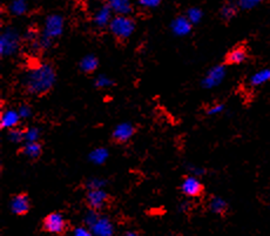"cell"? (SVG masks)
<instances>
[{
  "mask_svg": "<svg viewBox=\"0 0 270 236\" xmlns=\"http://www.w3.org/2000/svg\"><path fill=\"white\" fill-rule=\"evenodd\" d=\"M186 17L188 18V20L192 22V24H199L200 21L202 20L203 12L199 7H192L187 11Z\"/></svg>",
  "mask_w": 270,
  "mask_h": 236,
  "instance_id": "cb8c5ba5",
  "label": "cell"
},
{
  "mask_svg": "<svg viewBox=\"0 0 270 236\" xmlns=\"http://www.w3.org/2000/svg\"><path fill=\"white\" fill-rule=\"evenodd\" d=\"M94 85L97 86L98 88H107V87H110V86L113 85V80H110L108 76L101 74L95 78Z\"/></svg>",
  "mask_w": 270,
  "mask_h": 236,
  "instance_id": "83f0119b",
  "label": "cell"
},
{
  "mask_svg": "<svg viewBox=\"0 0 270 236\" xmlns=\"http://www.w3.org/2000/svg\"><path fill=\"white\" fill-rule=\"evenodd\" d=\"M73 236H93V233H92L90 229L85 227H79L77 229H74Z\"/></svg>",
  "mask_w": 270,
  "mask_h": 236,
  "instance_id": "d6a6232c",
  "label": "cell"
},
{
  "mask_svg": "<svg viewBox=\"0 0 270 236\" xmlns=\"http://www.w3.org/2000/svg\"><path fill=\"white\" fill-rule=\"evenodd\" d=\"M98 67H99V60L93 54L84 57L80 61V69L84 73H88V74L93 73Z\"/></svg>",
  "mask_w": 270,
  "mask_h": 236,
  "instance_id": "ac0fdd59",
  "label": "cell"
},
{
  "mask_svg": "<svg viewBox=\"0 0 270 236\" xmlns=\"http://www.w3.org/2000/svg\"><path fill=\"white\" fill-rule=\"evenodd\" d=\"M136 132L134 125L129 122H122L114 128L112 138L116 143H127L131 140Z\"/></svg>",
  "mask_w": 270,
  "mask_h": 236,
  "instance_id": "9c48e42d",
  "label": "cell"
},
{
  "mask_svg": "<svg viewBox=\"0 0 270 236\" xmlns=\"http://www.w3.org/2000/svg\"><path fill=\"white\" fill-rule=\"evenodd\" d=\"M125 236H141L138 232H127Z\"/></svg>",
  "mask_w": 270,
  "mask_h": 236,
  "instance_id": "836d02e7",
  "label": "cell"
},
{
  "mask_svg": "<svg viewBox=\"0 0 270 236\" xmlns=\"http://www.w3.org/2000/svg\"><path fill=\"white\" fill-rule=\"evenodd\" d=\"M21 153L25 156H27L31 160H37L43 154V146L39 141L37 142H25V145L21 148Z\"/></svg>",
  "mask_w": 270,
  "mask_h": 236,
  "instance_id": "e0dca14e",
  "label": "cell"
},
{
  "mask_svg": "<svg viewBox=\"0 0 270 236\" xmlns=\"http://www.w3.org/2000/svg\"><path fill=\"white\" fill-rule=\"evenodd\" d=\"M28 5L26 0H13L9 4V12L14 15H23L27 12Z\"/></svg>",
  "mask_w": 270,
  "mask_h": 236,
  "instance_id": "7402d4cb",
  "label": "cell"
},
{
  "mask_svg": "<svg viewBox=\"0 0 270 236\" xmlns=\"http://www.w3.org/2000/svg\"><path fill=\"white\" fill-rule=\"evenodd\" d=\"M223 110H224L223 104H215L213 105V106L208 107L207 114H209V116H217L221 112H223Z\"/></svg>",
  "mask_w": 270,
  "mask_h": 236,
  "instance_id": "4dcf8cb0",
  "label": "cell"
},
{
  "mask_svg": "<svg viewBox=\"0 0 270 236\" xmlns=\"http://www.w3.org/2000/svg\"><path fill=\"white\" fill-rule=\"evenodd\" d=\"M192 25L193 24L188 20V18L181 15V17H177L171 21L170 28L175 36L185 37L187 34H189L190 31H192Z\"/></svg>",
  "mask_w": 270,
  "mask_h": 236,
  "instance_id": "7c38bea8",
  "label": "cell"
},
{
  "mask_svg": "<svg viewBox=\"0 0 270 236\" xmlns=\"http://www.w3.org/2000/svg\"><path fill=\"white\" fill-rule=\"evenodd\" d=\"M109 30L119 40H126L135 30V22L128 15H115L109 24Z\"/></svg>",
  "mask_w": 270,
  "mask_h": 236,
  "instance_id": "7a4b0ae2",
  "label": "cell"
},
{
  "mask_svg": "<svg viewBox=\"0 0 270 236\" xmlns=\"http://www.w3.org/2000/svg\"><path fill=\"white\" fill-rule=\"evenodd\" d=\"M209 208H211L212 212L215 213V214L222 215L227 212L228 205H227V202L222 199V197L215 196V197H213V199L211 200V202H209Z\"/></svg>",
  "mask_w": 270,
  "mask_h": 236,
  "instance_id": "ffe728a7",
  "label": "cell"
},
{
  "mask_svg": "<svg viewBox=\"0 0 270 236\" xmlns=\"http://www.w3.org/2000/svg\"><path fill=\"white\" fill-rule=\"evenodd\" d=\"M247 59V50L243 46H237L229 51L225 57V62L229 65H239Z\"/></svg>",
  "mask_w": 270,
  "mask_h": 236,
  "instance_id": "2e32d148",
  "label": "cell"
},
{
  "mask_svg": "<svg viewBox=\"0 0 270 236\" xmlns=\"http://www.w3.org/2000/svg\"><path fill=\"white\" fill-rule=\"evenodd\" d=\"M25 132L26 129H20V128H12L8 130V139L14 143H20L21 141H25Z\"/></svg>",
  "mask_w": 270,
  "mask_h": 236,
  "instance_id": "603a6c76",
  "label": "cell"
},
{
  "mask_svg": "<svg viewBox=\"0 0 270 236\" xmlns=\"http://www.w3.org/2000/svg\"><path fill=\"white\" fill-rule=\"evenodd\" d=\"M107 5L116 15H128L133 9L131 0H107Z\"/></svg>",
  "mask_w": 270,
  "mask_h": 236,
  "instance_id": "9a60e30c",
  "label": "cell"
},
{
  "mask_svg": "<svg viewBox=\"0 0 270 236\" xmlns=\"http://www.w3.org/2000/svg\"><path fill=\"white\" fill-rule=\"evenodd\" d=\"M9 208H11V212L13 213L14 215H18V216L26 215L31 209L30 197H28L26 193L17 194V195H14L11 199V202H9Z\"/></svg>",
  "mask_w": 270,
  "mask_h": 236,
  "instance_id": "ba28073f",
  "label": "cell"
},
{
  "mask_svg": "<svg viewBox=\"0 0 270 236\" xmlns=\"http://www.w3.org/2000/svg\"><path fill=\"white\" fill-rule=\"evenodd\" d=\"M56 80L55 69L51 63L41 62L31 67L23 76V87L27 93L43 97L53 88Z\"/></svg>",
  "mask_w": 270,
  "mask_h": 236,
  "instance_id": "6da1fadb",
  "label": "cell"
},
{
  "mask_svg": "<svg viewBox=\"0 0 270 236\" xmlns=\"http://www.w3.org/2000/svg\"><path fill=\"white\" fill-rule=\"evenodd\" d=\"M161 0H139V4L146 8H154L160 5Z\"/></svg>",
  "mask_w": 270,
  "mask_h": 236,
  "instance_id": "1f68e13d",
  "label": "cell"
},
{
  "mask_svg": "<svg viewBox=\"0 0 270 236\" xmlns=\"http://www.w3.org/2000/svg\"><path fill=\"white\" fill-rule=\"evenodd\" d=\"M235 14H236V7L233 4H227L221 8V17L224 20H230L231 18L235 17Z\"/></svg>",
  "mask_w": 270,
  "mask_h": 236,
  "instance_id": "484cf974",
  "label": "cell"
},
{
  "mask_svg": "<svg viewBox=\"0 0 270 236\" xmlns=\"http://www.w3.org/2000/svg\"><path fill=\"white\" fill-rule=\"evenodd\" d=\"M181 190H182V193L186 196L196 197L201 195V193L203 192V186L198 177H194V175H190V177H187L182 181Z\"/></svg>",
  "mask_w": 270,
  "mask_h": 236,
  "instance_id": "30bf717a",
  "label": "cell"
},
{
  "mask_svg": "<svg viewBox=\"0 0 270 236\" xmlns=\"http://www.w3.org/2000/svg\"><path fill=\"white\" fill-rule=\"evenodd\" d=\"M88 159H90V161L93 162L94 165H103L108 159V151L106 148L103 147L95 148L90 153Z\"/></svg>",
  "mask_w": 270,
  "mask_h": 236,
  "instance_id": "44dd1931",
  "label": "cell"
},
{
  "mask_svg": "<svg viewBox=\"0 0 270 236\" xmlns=\"http://www.w3.org/2000/svg\"><path fill=\"white\" fill-rule=\"evenodd\" d=\"M112 14L113 11L108 5H104L95 12L94 14V24L97 25V27H106L109 26L110 21H112Z\"/></svg>",
  "mask_w": 270,
  "mask_h": 236,
  "instance_id": "5bb4252c",
  "label": "cell"
},
{
  "mask_svg": "<svg viewBox=\"0 0 270 236\" xmlns=\"http://www.w3.org/2000/svg\"><path fill=\"white\" fill-rule=\"evenodd\" d=\"M40 139V130L37 127H31L25 132V142H37Z\"/></svg>",
  "mask_w": 270,
  "mask_h": 236,
  "instance_id": "d4e9b609",
  "label": "cell"
},
{
  "mask_svg": "<svg viewBox=\"0 0 270 236\" xmlns=\"http://www.w3.org/2000/svg\"><path fill=\"white\" fill-rule=\"evenodd\" d=\"M86 203L88 208L95 212H100L109 203V195L101 189H90L86 194Z\"/></svg>",
  "mask_w": 270,
  "mask_h": 236,
  "instance_id": "8992f818",
  "label": "cell"
},
{
  "mask_svg": "<svg viewBox=\"0 0 270 236\" xmlns=\"http://www.w3.org/2000/svg\"><path fill=\"white\" fill-rule=\"evenodd\" d=\"M261 2L262 0H239V7L241 9H253Z\"/></svg>",
  "mask_w": 270,
  "mask_h": 236,
  "instance_id": "f1b7e54d",
  "label": "cell"
},
{
  "mask_svg": "<svg viewBox=\"0 0 270 236\" xmlns=\"http://www.w3.org/2000/svg\"><path fill=\"white\" fill-rule=\"evenodd\" d=\"M91 231L97 236H113L114 228L107 218H100L91 226Z\"/></svg>",
  "mask_w": 270,
  "mask_h": 236,
  "instance_id": "8fae6325",
  "label": "cell"
},
{
  "mask_svg": "<svg viewBox=\"0 0 270 236\" xmlns=\"http://www.w3.org/2000/svg\"><path fill=\"white\" fill-rule=\"evenodd\" d=\"M68 222L60 213H50L46 215L41 223V229L47 234L54 236H62L68 231Z\"/></svg>",
  "mask_w": 270,
  "mask_h": 236,
  "instance_id": "3957f363",
  "label": "cell"
},
{
  "mask_svg": "<svg viewBox=\"0 0 270 236\" xmlns=\"http://www.w3.org/2000/svg\"><path fill=\"white\" fill-rule=\"evenodd\" d=\"M105 184H106V181L103 180L100 177H91L88 178L87 182H86V187L90 189H101Z\"/></svg>",
  "mask_w": 270,
  "mask_h": 236,
  "instance_id": "4316f807",
  "label": "cell"
},
{
  "mask_svg": "<svg viewBox=\"0 0 270 236\" xmlns=\"http://www.w3.org/2000/svg\"><path fill=\"white\" fill-rule=\"evenodd\" d=\"M268 81H270V68H265L254 73V74L250 76L249 80L252 86H261Z\"/></svg>",
  "mask_w": 270,
  "mask_h": 236,
  "instance_id": "d6986e66",
  "label": "cell"
},
{
  "mask_svg": "<svg viewBox=\"0 0 270 236\" xmlns=\"http://www.w3.org/2000/svg\"><path fill=\"white\" fill-rule=\"evenodd\" d=\"M225 76V67L223 65H216L212 67L207 72L205 78L202 80V86L205 88H214L223 81Z\"/></svg>",
  "mask_w": 270,
  "mask_h": 236,
  "instance_id": "52a82bcc",
  "label": "cell"
},
{
  "mask_svg": "<svg viewBox=\"0 0 270 236\" xmlns=\"http://www.w3.org/2000/svg\"><path fill=\"white\" fill-rule=\"evenodd\" d=\"M20 114L15 110H7L1 113V118H0V126L1 128L12 129L15 128L20 122Z\"/></svg>",
  "mask_w": 270,
  "mask_h": 236,
  "instance_id": "4fadbf2b",
  "label": "cell"
},
{
  "mask_svg": "<svg viewBox=\"0 0 270 236\" xmlns=\"http://www.w3.org/2000/svg\"><path fill=\"white\" fill-rule=\"evenodd\" d=\"M20 46V36L13 28H7L0 37V53L2 57L14 54Z\"/></svg>",
  "mask_w": 270,
  "mask_h": 236,
  "instance_id": "277c9868",
  "label": "cell"
},
{
  "mask_svg": "<svg viewBox=\"0 0 270 236\" xmlns=\"http://www.w3.org/2000/svg\"><path fill=\"white\" fill-rule=\"evenodd\" d=\"M19 114H20L21 119H28V118L32 117V108L28 106V105H21L20 107L18 108Z\"/></svg>",
  "mask_w": 270,
  "mask_h": 236,
  "instance_id": "f546056e",
  "label": "cell"
},
{
  "mask_svg": "<svg viewBox=\"0 0 270 236\" xmlns=\"http://www.w3.org/2000/svg\"><path fill=\"white\" fill-rule=\"evenodd\" d=\"M63 32V19L59 14H51L46 18L44 24V31L41 36L49 38L51 40L56 39Z\"/></svg>",
  "mask_w": 270,
  "mask_h": 236,
  "instance_id": "5b68a950",
  "label": "cell"
}]
</instances>
